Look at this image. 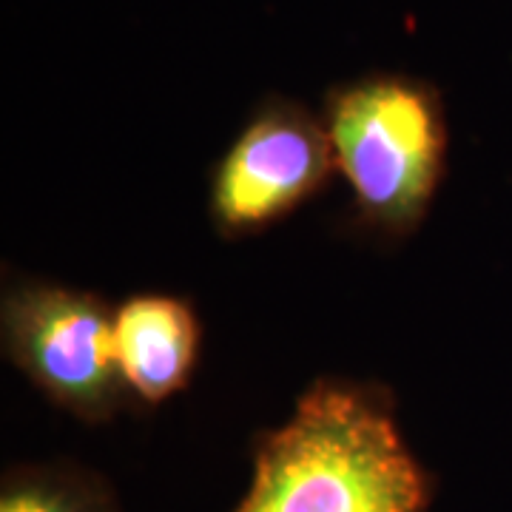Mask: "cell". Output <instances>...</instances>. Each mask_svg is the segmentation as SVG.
Returning a JSON list of instances; mask_svg holds the SVG:
<instances>
[{"instance_id":"2","label":"cell","mask_w":512,"mask_h":512,"mask_svg":"<svg viewBox=\"0 0 512 512\" xmlns=\"http://www.w3.org/2000/svg\"><path fill=\"white\" fill-rule=\"evenodd\" d=\"M322 123L359 217L384 234H410L444 174L447 123L439 94L404 74H370L328 94Z\"/></svg>"},{"instance_id":"5","label":"cell","mask_w":512,"mask_h":512,"mask_svg":"<svg viewBox=\"0 0 512 512\" xmlns=\"http://www.w3.org/2000/svg\"><path fill=\"white\" fill-rule=\"evenodd\" d=\"M200 325L174 296H134L114 311V356L131 399L160 404L183 390L197 365Z\"/></svg>"},{"instance_id":"6","label":"cell","mask_w":512,"mask_h":512,"mask_svg":"<svg viewBox=\"0 0 512 512\" xmlns=\"http://www.w3.org/2000/svg\"><path fill=\"white\" fill-rule=\"evenodd\" d=\"M0 512H117L109 484L74 464H23L3 476Z\"/></svg>"},{"instance_id":"1","label":"cell","mask_w":512,"mask_h":512,"mask_svg":"<svg viewBox=\"0 0 512 512\" xmlns=\"http://www.w3.org/2000/svg\"><path fill=\"white\" fill-rule=\"evenodd\" d=\"M430 484L379 387L316 382L268 433L237 512H427Z\"/></svg>"},{"instance_id":"3","label":"cell","mask_w":512,"mask_h":512,"mask_svg":"<svg viewBox=\"0 0 512 512\" xmlns=\"http://www.w3.org/2000/svg\"><path fill=\"white\" fill-rule=\"evenodd\" d=\"M3 353L60 407L86 421L131 402L114 356V311L89 291L20 282L3 293Z\"/></svg>"},{"instance_id":"4","label":"cell","mask_w":512,"mask_h":512,"mask_svg":"<svg viewBox=\"0 0 512 512\" xmlns=\"http://www.w3.org/2000/svg\"><path fill=\"white\" fill-rule=\"evenodd\" d=\"M333 168L325 123L293 100H268L214 171V225L228 237L262 231L313 197Z\"/></svg>"}]
</instances>
